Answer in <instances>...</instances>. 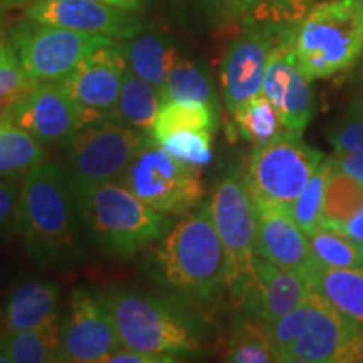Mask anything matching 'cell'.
I'll use <instances>...</instances> for the list:
<instances>
[{
  "label": "cell",
  "instance_id": "1",
  "mask_svg": "<svg viewBox=\"0 0 363 363\" xmlns=\"http://www.w3.org/2000/svg\"><path fill=\"white\" fill-rule=\"evenodd\" d=\"M16 224L39 267H71L88 256L69 174L56 162L39 163L22 179Z\"/></svg>",
  "mask_w": 363,
  "mask_h": 363
},
{
  "label": "cell",
  "instance_id": "2",
  "mask_svg": "<svg viewBox=\"0 0 363 363\" xmlns=\"http://www.w3.org/2000/svg\"><path fill=\"white\" fill-rule=\"evenodd\" d=\"M84 239L115 259H130L169 233V216L153 211L118 182L71 185Z\"/></svg>",
  "mask_w": 363,
  "mask_h": 363
},
{
  "label": "cell",
  "instance_id": "3",
  "mask_svg": "<svg viewBox=\"0 0 363 363\" xmlns=\"http://www.w3.org/2000/svg\"><path fill=\"white\" fill-rule=\"evenodd\" d=\"M158 278L179 293L212 299L227 289V261L211 206L172 225L153 252Z\"/></svg>",
  "mask_w": 363,
  "mask_h": 363
},
{
  "label": "cell",
  "instance_id": "4",
  "mask_svg": "<svg viewBox=\"0 0 363 363\" xmlns=\"http://www.w3.org/2000/svg\"><path fill=\"white\" fill-rule=\"evenodd\" d=\"M266 326L276 362H363V331L313 291L296 310Z\"/></svg>",
  "mask_w": 363,
  "mask_h": 363
},
{
  "label": "cell",
  "instance_id": "5",
  "mask_svg": "<svg viewBox=\"0 0 363 363\" xmlns=\"http://www.w3.org/2000/svg\"><path fill=\"white\" fill-rule=\"evenodd\" d=\"M96 294L110 313L123 347L180 360L202 353L197 325L160 298L116 286Z\"/></svg>",
  "mask_w": 363,
  "mask_h": 363
},
{
  "label": "cell",
  "instance_id": "6",
  "mask_svg": "<svg viewBox=\"0 0 363 363\" xmlns=\"http://www.w3.org/2000/svg\"><path fill=\"white\" fill-rule=\"evenodd\" d=\"M293 49L311 81L352 69L363 54V0L315 4L294 26Z\"/></svg>",
  "mask_w": 363,
  "mask_h": 363
},
{
  "label": "cell",
  "instance_id": "7",
  "mask_svg": "<svg viewBox=\"0 0 363 363\" xmlns=\"http://www.w3.org/2000/svg\"><path fill=\"white\" fill-rule=\"evenodd\" d=\"M208 206L225 252L227 293L244 311L256 286V203L246 180L227 175L217 184Z\"/></svg>",
  "mask_w": 363,
  "mask_h": 363
},
{
  "label": "cell",
  "instance_id": "8",
  "mask_svg": "<svg viewBox=\"0 0 363 363\" xmlns=\"http://www.w3.org/2000/svg\"><path fill=\"white\" fill-rule=\"evenodd\" d=\"M116 182L165 216L189 214L206 194L199 170L175 160L152 136L136 150Z\"/></svg>",
  "mask_w": 363,
  "mask_h": 363
},
{
  "label": "cell",
  "instance_id": "9",
  "mask_svg": "<svg viewBox=\"0 0 363 363\" xmlns=\"http://www.w3.org/2000/svg\"><path fill=\"white\" fill-rule=\"evenodd\" d=\"M323 160V152L286 131L254 147L244 180L254 203L289 211Z\"/></svg>",
  "mask_w": 363,
  "mask_h": 363
},
{
  "label": "cell",
  "instance_id": "10",
  "mask_svg": "<svg viewBox=\"0 0 363 363\" xmlns=\"http://www.w3.org/2000/svg\"><path fill=\"white\" fill-rule=\"evenodd\" d=\"M148 136L116 113L84 123L65 145L71 185L116 182Z\"/></svg>",
  "mask_w": 363,
  "mask_h": 363
},
{
  "label": "cell",
  "instance_id": "11",
  "mask_svg": "<svg viewBox=\"0 0 363 363\" xmlns=\"http://www.w3.org/2000/svg\"><path fill=\"white\" fill-rule=\"evenodd\" d=\"M7 39L13 56L35 83H56L67 78L91 52L116 40L43 24L29 17L17 22L7 33Z\"/></svg>",
  "mask_w": 363,
  "mask_h": 363
},
{
  "label": "cell",
  "instance_id": "12",
  "mask_svg": "<svg viewBox=\"0 0 363 363\" xmlns=\"http://www.w3.org/2000/svg\"><path fill=\"white\" fill-rule=\"evenodd\" d=\"M293 29L294 26L279 27L269 52L262 94L279 113L286 131L301 136L315 116L316 94L294 56Z\"/></svg>",
  "mask_w": 363,
  "mask_h": 363
},
{
  "label": "cell",
  "instance_id": "13",
  "mask_svg": "<svg viewBox=\"0 0 363 363\" xmlns=\"http://www.w3.org/2000/svg\"><path fill=\"white\" fill-rule=\"evenodd\" d=\"M123 347L110 313L96 293L74 288L61 320L59 362L103 363Z\"/></svg>",
  "mask_w": 363,
  "mask_h": 363
},
{
  "label": "cell",
  "instance_id": "14",
  "mask_svg": "<svg viewBox=\"0 0 363 363\" xmlns=\"http://www.w3.org/2000/svg\"><path fill=\"white\" fill-rule=\"evenodd\" d=\"M6 113L43 145H66L84 123L103 116L79 104L59 83H38Z\"/></svg>",
  "mask_w": 363,
  "mask_h": 363
},
{
  "label": "cell",
  "instance_id": "15",
  "mask_svg": "<svg viewBox=\"0 0 363 363\" xmlns=\"http://www.w3.org/2000/svg\"><path fill=\"white\" fill-rule=\"evenodd\" d=\"M279 27L247 24L227 44L220 62V84L227 111L234 115L242 104L262 93L269 52Z\"/></svg>",
  "mask_w": 363,
  "mask_h": 363
},
{
  "label": "cell",
  "instance_id": "16",
  "mask_svg": "<svg viewBox=\"0 0 363 363\" xmlns=\"http://www.w3.org/2000/svg\"><path fill=\"white\" fill-rule=\"evenodd\" d=\"M26 17L116 40H130L143 30L136 12L121 11L99 0H34L26 9Z\"/></svg>",
  "mask_w": 363,
  "mask_h": 363
},
{
  "label": "cell",
  "instance_id": "17",
  "mask_svg": "<svg viewBox=\"0 0 363 363\" xmlns=\"http://www.w3.org/2000/svg\"><path fill=\"white\" fill-rule=\"evenodd\" d=\"M126 69L123 44L111 40L91 52L67 78L56 83L89 111L111 115L116 113Z\"/></svg>",
  "mask_w": 363,
  "mask_h": 363
},
{
  "label": "cell",
  "instance_id": "18",
  "mask_svg": "<svg viewBox=\"0 0 363 363\" xmlns=\"http://www.w3.org/2000/svg\"><path fill=\"white\" fill-rule=\"evenodd\" d=\"M256 254L281 269L305 272L313 262L308 234L288 208L256 203Z\"/></svg>",
  "mask_w": 363,
  "mask_h": 363
},
{
  "label": "cell",
  "instance_id": "19",
  "mask_svg": "<svg viewBox=\"0 0 363 363\" xmlns=\"http://www.w3.org/2000/svg\"><path fill=\"white\" fill-rule=\"evenodd\" d=\"M254 269L256 286L244 313L256 316L264 325L296 310L310 294V286L301 272L281 269L259 256L254 259Z\"/></svg>",
  "mask_w": 363,
  "mask_h": 363
},
{
  "label": "cell",
  "instance_id": "20",
  "mask_svg": "<svg viewBox=\"0 0 363 363\" xmlns=\"http://www.w3.org/2000/svg\"><path fill=\"white\" fill-rule=\"evenodd\" d=\"M61 288L54 281L29 279L17 284L7 299L4 333L30 330L59 318Z\"/></svg>",
  "mask_w": 363,
  "mask_h": 363
},
{
  "label": "cell",
  "instance_id": "21",
  "mask_svg": "<svg viewBox=\"0 0 363 363\" xmlns=\"http://www.w3.org/2000/svg\"><path fill=\"white\" fill-rule=\"evenodd\" d=\"M310 291L320 294L353 326L363 331V269H337L311 262L303 272Z\"/></svg>",
  "mask_w": 363,
  "mask_h": 363
},
{
  "label": "cell",
  "instance_id": "22",
  "mask_svg": "<svg viewBox=\"0 0 363 363\" xmlns=\"http://www.w3.org/2000/svg\"><path fill=\"white\" fill-rule=\"evenodd\" d=\"M123 48L130 69L160 89L180 59L172 40L157 33H140L133 39L125 40Z\"/></svg>",
  "mask_w": 363,
  "mask_h": 363
},
{
  "label": "cell",
  "instance_id": "23",
  "mask_svg": "<svg viewBox=\"0 0 363 363\" xmlns=\"http://www.w3.org/2000/svg\"><path fill=\"white\" fill-rule=\"evenodd\" d=\"M44 160V145L0 111V175L21 180Z\"/></svg>",
  "mask_w": 363,
  "mask_h": 363
},
{
  "label": "cell",
  "instance_id": "24",
  "mask_svg": "<svg viewBox=\"0 0 363 363\" xmlns=\"http://www.w3.org/2000/svg\"><path fill=\"white\" fill-rule=\"evenodd\" d=\"M2 335L9 362H59V350H61V320L59 318L38 328L11 331V333Z\"/></svg>",
  "mask_w": 363,
  "mask_h": 363
},
{
  "label": "cell",
  "instance_id": "25",
  "mask_svg": "<svg viewBox=\"0 0 363 363\" xmlns=\"http://www.w3.org/2000/svg\"><path fill=\"white\" fill-rule=\"evenodd\" d=\"M162 104L160 88L136 76L128 67L118 99L116 115L133 128L150 135Z\"/></svg>",
  "mask_w": 363,
  "mask_h": 363
},
{
  "label": "cell",
  "instance_id": "26",
  "mask_svg": "<svg viewBox=\"0 0 363 363\" xmlns=\"http://www.w3.org/2000/svg\"><path fill=\"white\" fill-rule=\"evenodd\" d=\"M160 91L163 103H202L219 110L217 93L208 72L201 65L194 61H187V59L182 56L177 61L174 69L170 71L169 78H167Z\"/></svg>",
  "mask_w": 363,
  "mask_h": 363
},
{
  "label": "cell",
  "instance_id": "27",
  "mask_svg": "<svg viewBox=\"0 0 363 363\" xmlns=\"http://www.w3.org/2000/svg\"><path fill=\"white\" fill-rule=\"evenodd\" d=\"M224 360L230 363L276 362L267 326L247 313L238 316L227 340Z\"/></svg>",
  "mask_w": 363,
  "mask_h": 363
},
{
  "label": "cell",
  "instance_id": "28",
  "mask_svg": "<svg viewBox=\"0 0 363 363\" xmlns=\"http://www.w3.org/2000/svg\"><path fill=\"white\" fill-rule=\"evenodd\" d=\"M219 125V110L202 103L169 101L163 103L153 121L150 136L163 142L167 136L185 130L216 131Z\"/></svg>",
  "mask_w": 363,
  "mask_h": 363
},
{
  "label": "cell",
  "instance_id": "29",
  "mask_svg": "<svg viewBox=\"0 0 363 363\" xmlns=\"http://www.w3.org/2000/svg\"><path fill=\"white\" fill-rule=\"evenodd\" d=\"M363 206V185L347 172L340 170L331 158V170L325 192L321 227L337 229L360 211Z\"/></svg>",
  "mask_w": 363,
  "mask_h": 363
},
{
  "label": "cell",
  "instance_id": "30",
  "mask_svg": "<svg viewBox=\"0 0 363 363\" xmlns=\"http://www.w3.org/2000/svg\"><path fill=\"white\" fill-rule=\"evenodd\" d=\"M240 136L254 145H262L286 133L279 113L264 94L252 98L233 115Z\"/></svg>",
  "mask_w": 363,
  "mask_h": 363
},
{
  "label": "cell",
  "instance_id": "31",
  "mask_svg": "<svg viewBox=\"0 0 363 363\" xmlns=\"http://www.w3.org/2000/svg\"><path fill=\"white\" fill-rule=\"evenodd\" d=\"M308 239L316 264L337 269H363V256L355 240L325 227L308 234Z\"/></svg>",
  "mask_w": 363,
  "mask_h": 363
},
{
  "label": "cell",
  "instance_id": "32",
  "mask_svg": "<svg viewBox=\"0 0 363 363\" xmlns=\"http://www.w3.org/2000/svg\"><path fill=\"white\" fill-rule=\"evenodd\" d=\"M331 170V157L325 158L321 165L318 167L315 174L303 189V192L298 195V199L289 208L293 219L296 224L305 230L306 234L315 233L321 227L323 219V207H325V192L326 184H328V175Z\"/></svg>",
  "mask_w": 363,
  "mask_h": 363
},
{
  "label": "cell",
  "instance_id": "33",
  "mask_svg": "<svg viewBox=\"0 0 363 363\" xmlns=\"http://www.w3.org/2000/svg\"><path fill=\"white\" fill-rule=\"evenodd\" d=\"M337 155H363V98L353 99L326 130Z\"/></svg>",
  "mask_w": 363,
  "mask_h": 363
},
{
  "label": "cell",
  "instance_id": "34",
  "mask_svg": "<svg viewBox=\"0 0 363 363\" xmlns=\"http://www.w3.org/2000/svg\"><path fill=\"white\" fill-rule=\"evenodd\" d=\"M212 133L214 131L208 130H185L167 136L160 143L175 160L201 172L214 157Z\"/></svg>",
  "mask_w": 363,
  "mask_h": 363
},
{
  "label": "cell",
  "instance_id": "35",
  "mask_svg": "<svg viewBox=\"0 0 363 363\" xmlns=\"http://www.w3.org/2000/svg\"><path fill=\"white\" fill-rule=\"evenodd\" d=\"M315 0H251L247 24L269 27L296 26L315 6Z\"/></svg>",
  "mask_w": 363,
  "mask_h": 363
},
{
  "label": "cell",
  "instance_id": "36",
  "mask_svg": "<svg viewBox=\"0 0 363 363\" xmlns=\"http://www.w3.org/2000/svg\"><path fill=\"white\" fill-rule=\"evenodd\" d=\"M38 84L27 76L13 52L0 65V111H7L22 94Z\"/></svg>",
  "mask_w": 363,
  "mask_h": 363
},
{
  "label": "cell",
  "instance_id": "37",
  "mask_svg": "<svg viewBox=\"0 0 363 363\" xmlns=\"http://www.w3.org/2000/svg\"><path fill=\"white\" fill-rule=\"evenodd\" d=\"M251 0H211V19L225 27L247 26Z\"/></svg>",
  "mask_w": 363,
  "mask_h": 363
},
{
  "label": "cell",
  "instance_id": "38",
  "mask_svg": "<svg viewBox=\"0 0 363 363\" xmlns=\"http://www.w3.org/2000/svg\"><path fill=\"white\" fill-rule=\"evenodd\" d=\"M180 362V358L174 355H158V353H148L133 350V348L121 347L111 355L104 358V363H174Z\"/></svg>",
  "mask_w": 363,
  "mask_h": 363
},
{
  "label": "cell",
  "instance_id": "39",
  "mask_svg": "<svg viewBox=\"0 0 363 363\" xmlns=\"http://www.w3.org/2000/svg\"><path fill=\"white\" fill-rule=\"evenodd\" d=\"M17 180L6 179L0 175V229L9 224L12 217H16V207L19 201V187Z\"/></svg>",
  "mask_w": 363,
  "mask_h": 363
},
{
  "label": "cell",
  "instance_id": "40",
  "mask_svg": "<svg viewBox=\"0 0 363 363\" xmlns=\"http://www.w3.org/2000/svg\"><path fill=\"white\" fill-rule=\"evenodd\" d=\"M333 163L363 185V155H335Z\"/></svg>",
  "mask_w": 363,
  "mask_h": 363
},
{
  "label": "cell",
  "instance_id": "41",
  "mask_svg": "<svg viewBox=\"0 0 363 363\" xmlns=\"http://www.w3.org/2000/svg\"><path fill=\"white\" fill-rule=\"evenodd\" d=\"M331 230L340 233L342 235H345V238L355 240V242H362L363 240V206L350 220L345 222V224L338 225L337 229H331Z\"/></svg>",
  "mask_w": 363,
  "mask_h": 363
},
{
  "label": "cell",
  "instance_id": "42",
  "mask_svg": "<svg viewBox=\"0 0 363 363\" xmlns=\"http://www.w3.org/2000/svg\"><path fill=\"white\" fill-rule=\"evenodd\" d=\"M99 2L106 4V6L121 9V11H128V12H140L143 7L142 0H99Z\"/></svg>",
  "mask_w": 363,
  "mask_h": 363
},
{
  "label": "cell",
  "instance_id": "43",
  "mask_svg": "<svg viewBox=\"0 0 363 363\" xmlns=\"http://www.w3.org/2000/svg\"><path fill=\"white\" fill-rule=\"evenodd\" d=\"M182 9H197V11H206L211 16V0H177Z\"/></svg>",
  "mask_w": 363,
  "mask_h": 363
},
{
  "label": "cell",
  "instance_id": "44",
  "mask_svg": "<svg viewBox=\"0 0 363 363\" xmlns=\"http://www.w3.org/2000/svg\"><path fill=\"white\" fill-rule=\"evenodd\" d=\"M11 54H12V48H11V44H9L7 35L0 33V65H2V62L6 61Z\"/></svg>",
  "mask_w": 363,
  "mask_h": 363
},
{
  "label": "cell",
  "instance_id": "45",
  "mask_svg": "<svg viewBox=\"0 0 363 363\" xmlns=\"http://www.w3.org/2000/svg\"><path fill=\"white\" fill-rule=\"evenodd\" d=\"M9 358H7V353H6V348H4V335L0 333V363H7Z\"/></svg>",
  "mask_w": 363,
  "mask_h": 363
},
{
  "label": "cell",
  "instance_id": "46",
  "mask_svg": "<svg viewBox=\"0 0 363 363\" xmlns=\"http://www.w3.org/2000/svg\"><path fill=\"white\" fill-rule=\"evenodd\" d=\"M4 9H6L4 7V2H0V26L4 24V19H6V17H4Z\"/></svg>",
  "mask_w": 363,
  "mask_h": 363
},
{
  "label": "cell",
  "instance_id": "47",
  "mask_svg": "<svg viewBox=\"0 0 363 363\" xmlns=\"http://www.w3.org/2000/svg\"><path fill=\"white\" fill-rule=\"evenodd\" d=\"M358 249H360V252H362V256H363V240H362V242H358Z\"/></svg>",
  "mask_w": 363,
  "mask_h": 363
},
{
  "label": "cell",
  "instance_id": "48",
  "mask_svg": "<svg viewBox=\"0 0 363 363\" xmlns=\"http://www.w3.org/2000/svg\"><path fill=\"white\" fill-rule=\"evenodd\" d=\"M142 2H143V4H148V2H152V0H142Z\"/></svg>",
  "mask_w": 363,
  "mask_h": 363
},
{
  "label": "cell",
  "instance_id": "49",
  "mask_svg": "<svg viewBox=\"0 0 363 363\" xmlns=\"http://www.w3.org/2000/svg\"><path fill=\"white\" fill-rule=\"evenodd\" d=\"M360 74H362V81H363V65H362V72H360Z\"/></svg>",
  "mask_w": 363,
  "mask_h": 363
},
{
  "label": "cell",
  "instance_id": "50",
  "mask_svg": "<svg viewBox=\"0 0 363 363\" xmlns=\"http://www.w3.org/2000/svg\"><path fill=\"white\" fill-rule=\"evenodd\" d=\"M0 2H2V0H0Z\"/></svg>",
  "mask_w": 363,
  "mask_h": 363
}]
</instances>
